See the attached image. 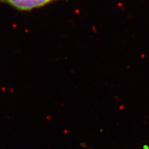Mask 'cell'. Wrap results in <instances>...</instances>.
Wrapping results in <instances>:
<instances>
[{"label": "cell", "instance_id": "cell-1", "mask_svg": "<svg viewBox=\"0 0 149 149\" xmlns=\"http://www.w3.org/2000/svg\"><path fill=\"white\" fill-rule=\"evenodd\" d=\"M61 0H0V3L10 6L18 11H30Z\"/></svg>", "mask_w": 149, "mask_h": 149}, {"label": "cell", "instance_id": "cell-2", "mask_svg": "<svg viewBox=\"0 0 149 149\" xmlns=\"http://www.w3.org/2000/svg\"><path fill=\"white\" fill-rule=\"evenodd\" d=\"M143 149H149V147L148 146H144L143 147Z\"/></svg>", "mask_w": 149, "mask_h": 149}]
</instances>
